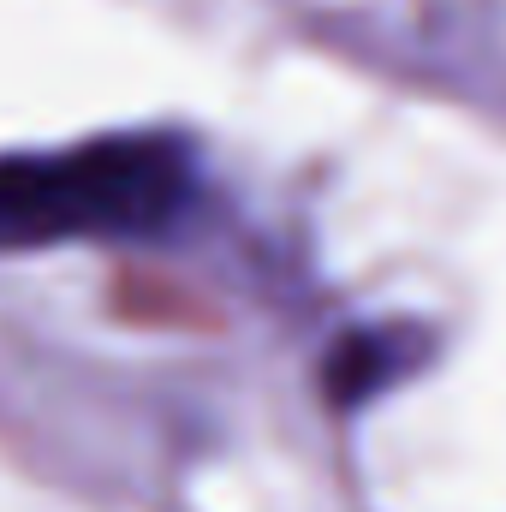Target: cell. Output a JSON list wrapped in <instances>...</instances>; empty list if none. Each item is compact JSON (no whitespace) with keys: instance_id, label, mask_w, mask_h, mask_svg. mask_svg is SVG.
I'll return each mask as SVG.
<instances>
[{"instance_id":"cell-1","label":"cell","mask_w":506,"mask_h":512,"mask_svg":"<svg viewBox=\"0 0 506 512\" xmlns=\"http://www.w3.org/2000/svg\"><path fill=\"white\" fill-rule=\"evenodd\" d=\"M197 197L179 131H108L72 149L0 155V251L60 239H155Z\"/></svg>"},{"instance_id":"cell-2","label":"cell","mask_w":506,"mask_h":512,"mask_svg":"<svg viewBox=\"0 0 506 512\" xmlns=\"http://www.w3.org/2000/svg\"><path fill=\"white\" fill-rule=\"evenodd\" d=\"M417 364H423V334H411L399 322L393 328H352V334L334 340L322 382H328L334 405H364V399H376L381 387H393Z\"/></svg>"}]
</instances>
